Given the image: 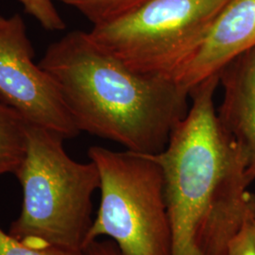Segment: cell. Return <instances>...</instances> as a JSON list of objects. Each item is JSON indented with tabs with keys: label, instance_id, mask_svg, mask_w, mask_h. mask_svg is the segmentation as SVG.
<instances>
[{
	"label": "cell",
	"instance_id": "cell-12",
	"mask_svg": "<svg viewBox=\"0 0 255 255\" xmlns=\"http://www.w3.org/2000/svg\"><path fill=\"white\" fill-rule=\"evenodd\" d=\"M0 255H82L60 249H36L23 244L0 228Z\"/></svg>",
	"mask_w": 255,
	"mask_h": 255
},
{
	"label": "cell",
	"instance_id": "cell-5",
	"mask_svg": "<svg viewBox=\"0 0 255 255\" xmlns=\"http://www.w3.org/2000/svg\"><path fill=\"white\" fill-rule=\"evenodd\" d=\"M228 0H150L88 32L137 73L173 80L201 47Z\"/></svg>",
	"mask_w": 255,
	"mask_h": 255
},
{
	"label": "cell",
	"instance_id": "cell-3",
	"mask_svg": "<svg viewBox=\"0 0 255 255\" xmlns=\"http://www.w3.org/2000/svg\"><path fill=\"white\" fill-rule=\"evenodd\" d=\"M64 140L27 124L26 154L14 172L23 202L9 233L27 246L81 253L94 220L100 175L92 161L80 163L67 154Z\"/></svg>",
	"mask_w": 255,
	"mask_h": 255
},
{
	"label": "cell",
	"instance_id": "cell-11",
	"mask_svg": "<svg viewBox=\"0 0 255 255\" xmlns=\"http://www.w3.org/2000/svg\"><path fill=\"white\" fill-rule=\"evenodd\" d=\"M27 14L31 15L47 30H64V19L59 13L54 0H17Z\"/></svg>",
	"mask_w": 255,
	"mask_h": 255
},
{
	"label": "cell",
	"instance_id": "cell-13",
	"mask_svg": "<svg viewBox=\"0 0 255 255\" xmlns=\"http://www.w3.org/2000/svg\"><path fill=\"white\" fill-rule=\"evenodd\" d=\"M226 255H255V243L246 222L229 243Z\"/></svg>",
	"mask_w": 255,
	"mask_h": 255
},
{
	"label": "cell",
	"instance_id": "cell-15",
	"mask_svg": "<svg viewBox=\"0 0 255 255\" xmlns=\"http://www.w3.org/2000/svg\"><path fill=\"white\" fill-rule=\"evenodd\" d=\"M244 221L246 222L255 243V194L252 192H249L247 197Z\"/></svg>",
	"mask_w": 255,
	"mask_h": 255
},
{
	"label": "cell",
	"instance_id": "cell-6",
	"mask_svg": "<svg viewBox=\"0 0 255 255\" xmlns=\"http://www.w3.org/2000/svg\"><path fill=\"white\" fill-rule=\"evenodd\" d=\"M34 51L24 19L15 13L0 19V101L28 124L64 139L80 133L52 78L33 62Z\"/></svg>",
	"mask_w": 255,
	"mask_h": 255
},
{
	"label": "cell",
	"instance_id": "cell-14",
	"mask_svg": "<svg viewBox=\"0 0 255 255\" xmlns=\"http://www.w3.org/2000/svg\"><path fill=\"white\" fill-rule=\"evenodd\" d=\"M82 255H123V254L111 239L99 238L84 247Z\"/></svg>",
	"mask_w": 255,
	"mask_h": 255
},
{
	"label": "cell",
	"instance_id": "cell-9",
	"mask_svg": "<svg viewBox=\"0 0 255 255\" xmlns=\"http://www.w3.org/2000/svg\"><path fill=\"white\" fill-rule=\"evenodd\" d=\"M27 121L0 101V176L17 170L27 150Z\"/></svg>",
	"mask_w": 255,
	"mask_h": 255
},
{
	"label": "cell",
	"instance_id": "cell-4",
	"mask_svg": "<svg viewBox=\"0 0 255 255\" xmlns=\"http://www.w3.org/2000/svg\"><path fill=\"white\" fill-rule=\"evenodd\" d=\"M88 157L100 175L101 204L85 246L105 237L123 255H172L161 165L151 155L101 146H91Z\"/></svg>",
	"mask_w": 255,
	"mask_h": 255
},
{
	"label": "cell",
	"instance_id": "cell-16",
	"mask_svg": "<svg viewBox=\"0 0 255 255\" xmlns=\"http://www.w3.org/2000/svg\"><path fill=\"white\" fill-rule=\"evenodd\" d=\"M2 17H3V16H1V15H0V19L2 18Z\"/></svg>",
	"mask_w": 255,
	"mask_h": 255
},
{
	"label": "cell",
	"instance_id": "cell-8",
	"mask_svg": "<svg viewBox=\"0 0 255 255\" xmlns=\"http://www.w3.org/2000/svg\"><path fill=\"white\" fill-rule=\"evenodd\" d=\"M223 101L218 118L242 147L247 178L255 181V46L239 55L219 72Z\"/></svg>",
	"mask_w": 255,
	"mask_h": 255
},
{
	"label": "cell",
	"instance_id": "cell-2",
	"mask_svg": "<svg viewBox=\"0 0 255 255\" xmlns=\"http://www.w3.org/2000/svg\"><path fill=\"white\" fill-rule=\"evenodd\" d=\"M38 64L57 84L80 132L135 153L162 152L189 109V92L179 83L130 70L86 31L51 43Z\"/></svg>",
	"mask_w": 255,
	"mask_h": 255
},
{
	"label": "cell",
	"instance_id": "cell-1",
	"mask_svg": "<svg viewBox=\"0 0 255 255\" xmlns=\"http://www.w3.org/2000/svg\"><path fill=\"white\" fill-rule=\"evenodd\" d=\"M219 74L189 92L191 104L164 150L152 158L164 174L172 255H226L246 210L247 160L215 108Z\"/></svg>",
	"mask_w": 255,
	"mask_h": 255
},
{
	"label": "cell",
	"instance_id": "cell-7",
	"mask_svg": "<svg viewBox=\"0 0 255 255\" xmlns=\"http://www.w3.org/2000/svg\"><path fill=\"white\" fill-rule=\"evenodd\" d=\"M255 46V0H228L201 47L174 81L190 92Z\"/></svg>",
	"mask_w": 255,
	"mask_h": 255
},
{
	"label": "cell",
	"instance_id": "cell-10",
	"mask_svg": "<svg viewBox=\"0 0 255 255\" xmlns=\"http://www.w3.org/2000/svg\"><path fill=\"white\" fill-rule=\"evenodd\" d=\"M77 9L93 26L108 23L150 0H54Z\"/></svg>",
	"mask_w": 255,
	"mask_h": 255
}]
</instances>
